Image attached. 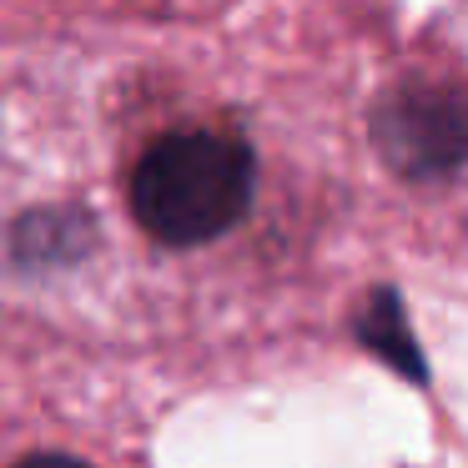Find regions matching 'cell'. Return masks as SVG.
Listing matches in <instances>:
<instances>
[{
    "label": "cell",
    "mask_w": 468,
    "mask_h": 468,
    "mask_svg": "<svg viewBox=\"0 0 468 468\" xmlns=\"http://www.w3.org/2000/svg\"><path fill=\"white\" fill-rule=\"evenodd\" d=\"M257 162L232 132H172L136 162L126 202L152 242L207 247L252 207Z\"/></svg>",
    "instance_id": "obj_1"
},
{
    "label": "cell",
    "mask_w": 468,
    "mask_h": 468,
    "mask_svg": "<svg viewBox=\"0 0 468 468\" xmlns=\"http://www.w3.org/2000/svg\"><path fill=\"white\" fill-rule=\"evenodd\" d=\"M373 146L408 182H443L468 166V86L413 76L373 106Z\"/></svg>",
    "instance_id": "obj_2"
},
{
    "label": "cell",
    "mask_w": 468,
    "mask_h": 468,
    "mask_svg": "<svg viewBox=\"0 0 468 468\" xmlns=\"http://www.w3.org/2000/svg\"><path fill=\"white\" fill-rule=\"evenodd\" d=\"M16 468H91V463H81V458H71V453H31Z\"/></svg>",
    "instance_id": "obj_3"
}]
</instances>
